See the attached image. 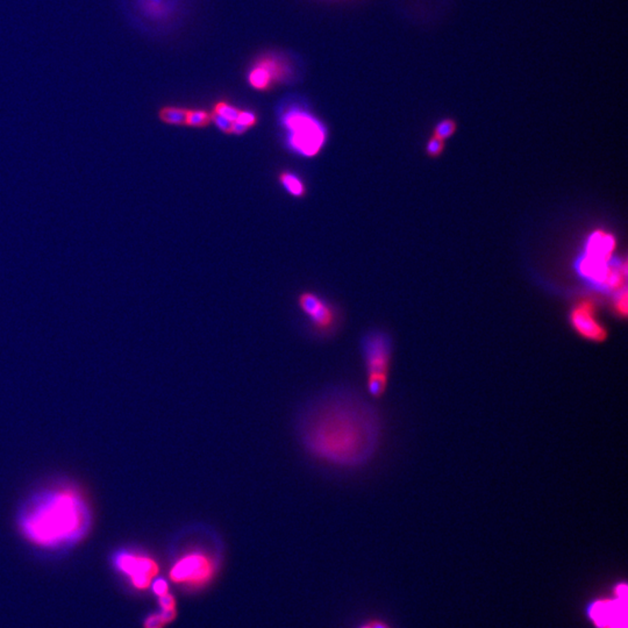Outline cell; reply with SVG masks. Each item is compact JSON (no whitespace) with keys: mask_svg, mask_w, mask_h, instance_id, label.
Listing matches in <instances>:
<instances>
[{"mask_svg":"<svg viewBox=\"0 0 628 628\" xmlns=\"http://www.w3.org/2000/svg\"><path fill=\"white\" fill-rule=\"evenodd\" d=\"M297 432L309 455L341 468L359 467L379 446V422L374 408L348 390L320 395L302 412Z\"/></svg>","mask_w":628,"mask_h":628,"instance_id":"obj_1","label":"cell"},{"mask_svg":"<svg viewBox=\"0 0 628 628\" xmlns=\"http://www.w3.org/2000/svg\"><path fill=\"white\" fill-rule=\"evenodd\" d=\"M23 535L41 547H57L81 539L89 527L85 502L76 491L59 489L40 496L21 518Z\"/></svg>","mask_w":628,"mask_h":628,"instance_id":"obj_2","label":"cell"},{"mask_svg":"<svg viewBox=\"0 0 628 628\" xmlns=\"http://www.w3.org/2000/svg\"><path fill=\"white\" fill-rule=\"evenodd\" d=\"M194 6V0H120L129 25L153 39L174 35L186 23Z\"/></svg>","mask_w":628,"mask_h":628,"instance_id":"obj_3","label":"cell"},{"mask_svg":"<svg viewBox=\"0 0 628 628\" xmlns=\"http://www.w3.org/2000/svg\"><path fill=\"white\" fill-rule=\"evenodd\" d=\"M280 122L285 129L286 140L293 152L304 158H316L323 150L328 131L305 105L286 102L280 111Z\"/></svg>","mask_w":628,"mask_h":628,"instance_id":"obj_4","label":"cell"},{"mask_svg":"<svg viewBox=\"0 0 628 628\" xmlns=\"http://www.w3.org/2000/svg\"><path fill=\"white\" fill-rule=\"evenodd\" d=\"M362 354L368 375V391L372 397H381L388 383L391 359V341L385 333L374 331L362 339Z\"/></svg>","mask_w":628,"mask_h":628,"instance_id":"obj_5","label":"cell"},{"mask_svg":"<svg viewBox=\"0 0 628 628\" xmlns=\"http://www.w3.org/2000/svg\"><path fill=\"white\" fill-rule=\"evenodd\" d=\"M115 566L129 576L133 586L140 590L149 588L160 570L158 563L148 556L126 552H120L117 556Z\"/></svg>","mask_w":628,"mask_h":628,"instance_id":"obj_6","label":"cell"},{"mask_svg":"<svg viewBox=\"0 0 628 628\" xmlns=\"http://www.w3.org/2000/svg\"><path fill=\"white\" fill-rule=\"evenodd\" d=\"M569 320L572 328L584 339L600 343L608 336L605 327L599 323L596 316V305L592 300H581L571 309Z\"/></svg>","mask_w":628,"mask_h":628,"instance_id":"obj_7","label":"cell"},{"mask_svg":"<svg viewBox=\"0 0 628 628\" xmlns=\"http://www.w3.org/2000/svg\"><path fill=\"white\" fill-rule=\"evenodd\" d=\"M213 563L203 554H189L174 563L170 579L176 583L204 582L213 572Z\"/></svg>","mask_w":628,"mask_h":628,"instance_id":"obj_8","label":"cell"},{"mask_svg":"<svg viewBox=\"0 0 628 628\" xmlns=\"http://www.w3.org/2000/svg\"><path fill=\"white\" fill-rule=\"evenodd\" d=\"M298 305L312 325L319 331H329L336 324V312L332 306L318 295L305 291L298 297Z\"/></svg>","mask_w":628,"mask_h":628,"instance_id":"obj_9","label":"cell"},{"mask_svg":"<svg viewBox=\"0 0 628 628\" xmlns=\"http://www.w3.org/2000/svg\"><path fill=\"white\" fill-rule=\"evenodd\" d=\"M268 73L273 86L278 83H285L295 76L292 62L282 54H267L255 61Z\"/></svg>","mask_w":628,"mask_h":628,"instance_id":"obj_10","label":"cell"},{"mask_svg":"<svg viewBox=\"0 0 628 628\" xmlns=\"http://www.w3.org/2000/svg\"><path fill=\"white\" fill-rule=\"evenodd\" d=\"M590 617L599 628H626V622L620 619L626 617V610H620V599L619 602L596 603L592 605Z\"/></svg>","mask_w":628,"mask_h":628,"instance_id":"obj_11","label":"cell"},{"mask_svg":"<svg viewBox=\"0 0 628 628\" xmlns=\"http://www.w3.org/2000/svg\"><path fill=\"white\" fill-rule=\"evenodd\" d=\"M615 247L617 241L611 233L604 230H596L590 234L589 239L586 241V255L600 260L610 261Z\"/></svg>","mask_w":628,"mask_h":628,"instance_id":"obj_12","label":"cell"},{"mask_svg":"<svg viewBox=\"0 0 628 628\" xmlns=\"http://www.w3.org/2000/svg\"><path fill=\"white\" fill-rule=\"evenodd\" d=\"M278 181L280 185L285 189L288 194H291L295 198H304L307 192L305 182L295 174V172H289V170H283L278 174Z\"/></svg>","mask_w":628,"mask_h":628,"instance_id":"obj_13","label":"cell"},{"mask_svg":"<svg viewBox=\"0 0 628 628\" xmlns=\"http://www.w3.org/2000/svg\"><path fill=\"white\" fill-rule=\"evenodd\" d=\"M186 111L188 109L181 106L165 105L158 109V117L165 125L184 126Z\"/></svg>","mask_w":628,"mask_h":628,"instance_id":"obj_14","label":"cell"},{"mask_svg":"<svg viewBox=\"0 0 628 628\" xmlns=\"http://www.w3.org/2000/svg\"><path fill=\"white\" fill-rule=\"evenodd\" d=\"M212 122V115L206 109H188L184 126L191 129H205Z\"/></svg>","mask_w":628,"mask_h":628,"instance_id":"obj_15","label":"cell"},{"mask_svg":"<svg viewBox=\"0 0 628 628\" xmlns=\"http://www.w3.org/2000/svg\"><path fill=\"white\" fill-rule=\"evenodd\" d=\"M455 132H456V122L453 119H444L435 126L433 136L446 141L447 138H451Z\"/></svg>","mask_w":628,"mask_h":628,"instance_id":"obj_16","label":"cell"},{"mask_svg":"<svg viewBox=\"0 0 628 628\" xmlns=\"http://www.w3.org/2000/svg\"><path fill=\"white\" fill-rule=\"evenodd\" d=\"M240 111L241 109H239L237 106L232 105L230 102L220 100V102H215L212 113L221 115V117H224L225 119H227L230 122H235Z\"/></svg>","mask_w":628,"mask_h":628,"instance_id":"obj_17","label":"cell"},{"mask_svg":"<svg viewBox=\"0 0 628 628\" xmlns=\"http://www.w3.org/2000/svg\"><path fill=\"white\" fill-rule=\"evenodd\" d=\"M613 307L615 312L622 318L627 316V289L622 288L615 292V298H613Z\"/></svg>","mask_w":628,"mask_h":628,"instance_id":"obj_18","label":"cell"},{"mask_svg":"<svg viewBox=\"0 0 628 628\" xmlns=\"http://www.w3.org/2000/svg\"><path fill=\"white\" fill-rule=\"evenodd\" d=\"M444 141H442L440 138H435V136H432L428 140L427 145H426V153H427L429 158H438L444 152Z\"/></svg>","mask_w":628,"mask_h":628,"instance_id":"obj_19","label":"cell"},{"mask_svg":"<svg viewBox=\"0 0 628 628\" xmlns=\"http://www.w3.org/2000/svg\"><path fill=\"white\" fill-rule=\"evenodd\" d=\"M235 122H240L241 125L246 126V127H248V129H253L254 126L256 125L257 122H259V118H257V114L254 112V111H249V109H241Z\"/></svg>","mask_w":628,"mask_h":628,"instance_id":"obj_20","label":"cell"},{"mask_svg":"<svg viewBox=\"0 0 628 628\" xmlns=\"http://www.w3.org/2000/svg\"><path fill=\"white\" fill-rule=\"evenodd\" d=\"M211 115H212V122L217 126L219 131L225 133V134H230V129H232V122H230L227 119H225L221 115L215 114V113L211 112Z\"/></svg>","mask_w":628,"mask_h":628,"instance_id":"obj_21","label":"cell"},{"mask_svg":"<svg viewBox=\"0 0 628 628\" xmlns=\"http://www.w3.org/2000/svg\"><path fill=\"white\" fill-rule=\"evenodd\" d=\"M158 603H160L162 610L176 609V600H174V596L170 595L169 592L165 595L160 596Z\"/></svg>","mask_w":628,"mask_h":628,"instance_id":"obj_22","label":"cell"},{"mask_svg":"<svg viewBox=\"0 0 628 628\" xmlns=\"http://www.w3.org/2000/svg\"><path fill=\"white\" fill-rule=\"evenodd\" d=\"M165 622L160 615H153L146 619L145 628H163Z\"/></svg>","mask_w":628,"mask_h":628,"instance_id":"obj_23","label":"cell"},{"mask_svg":"<svg viewBox=\"0 0 628 628\" xmlns=\"http://www.w3.org/2000/svg\"><path fill=\"white\" fill-rule=\"evenodd\" d=\"M153 590H154L155 593L160 597V596L165 595V593H168L169 588L168 583L165 582V579H158L153 583Z\"/></svg>","mask_w":628,"mask_h":628,"instance_id":"obj_24","label":"cell"},{"mask_svg":"<svg viewBox=\"0 0 628 628\" xmlns=\"http://www.w3.org/2000/svg\"><path fill=\"white\" fill-rule=\"evenodd\" d=\"M160 615H161V618L163 619V622L165 624H169V622H174V619H176L177 611H176V609L162 610Z\"/></svg>","mask_w":628,"mask_h":628,"instance_id":"obj_25","label":"cell"},{"mask_svg":"<svg viewBox=\"0 0 628 628\" xmlns=\"http://www.w3.org/2000/svg\"><path fill=\"white\" fill-rule=\"evenodd\" d=\"M249 131L248 127L246 126L241 125L240 122H232V129H230V134L234 135H242L244 133H247Z\"/></svg>","mask_w":628,"mask_h":628,"instance_id":"obj_26","label":"cell"},{"mask_svg":"<svg viewBox=\"0 0 628 628\" xmlns=\"http://www.w3.org/2000/svg\"><path fill=\"white\" fill-rule=\"evenodd\" d=\"M615 595L618 596L620 599H626V596H627V586H626V584L617 586Z\"/></svg>","mask_w":628,"mask_h":628,"instance_id":"obj_27","label":"cell"},{"mask_svg":"<svg viewBox=\"0 0 628 628\" xmlns=\"http://www.w3.org/2000/svg\"><path fill=\"white\" fill-rule=\"evenodd\" d=\"M370 628H389L388 626L381 624V622H374Z\"/></svg>","mask_w":628,"mask_h":628,"instance_id":"obj_28","label":"cell"},{"mask_svg":"<svg viewBox=\"0 0 628 628\" xmlns=\"http://www.w3.org/2000/svg\"><path fill=\"white\" fill-rule=\"evenodd\" d=\"M363 628H370V627H363Z\"/></svg>","mask_w":628,"mask_h":628,"instance_id":"obj_29","label":"cell"}]
</instances>
